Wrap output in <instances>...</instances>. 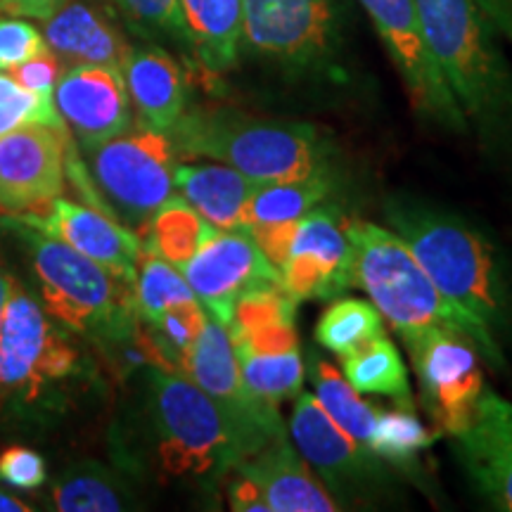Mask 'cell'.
<instances>
[{"mask_svg":"<svg viewBox=\"0 0 512 512\" xmlns=\"http://www.w3.org/2000/svg\"><path fill=\"white\" fill-rule=\"evenodd\" d=\"M384 216L437 290L472 325L479 356L503 368L501 335L510 328L512 302L494 242L460 216L413 200H389Z\"/></svg>","mask_w":512,"mask_h":512,"instance_id":"1","label":"cell"},{"mask_svg":"<svg viewBox=\"0 0 512 512\" xmlns=\"http://www.w3.org/2000/svg\"><path fill=\"white\" fill-rule=\"evenodd\" d=\"M415 8L467 124L496 150H512V67L501 29L477 0H415Z\"/></svg>","mask_w":512,"mask_h":512,"instance_id":"2","label":"cell"},{"mask_svg":"<svg viewBox=\"0 0 512 512\" xmlns=\"http://www.w3.org/2000/svg\"><path fill=\"white\" fill-rule=\"evenodd\" d=\"M178 155L223 162L254 183L330 174V145L306 121L266 119L214 107L185 112L169 131Z\"/></svg>","mask_w":512,"mask_h":512,"instance_id":"3","label":"cell"},{"mask_svg":"<svg viewBox=\"0 0 512 512\" xmlns=\"http://www.w3.org/2000/svg\"><path fill=\"white\" fill-rule=\"evenodd\" d=\"M8 223L27 245L41 304L57 323L107 354L131 342L140 328L133 285L43 230L10 216Z\"/></svg>","mask_w":512,"mask_h":512,"instance_id":"4","label":"cell"},{"mask_svg":"<svg viewBox=\"0 0 512 512\" xmlns=\"http://www.w3.org/2000/svg\"><path fill=\"white\" fill-rule=\"evenodd\" d=\"M83 373L74 332L43 309L17 280L0 320V413L41 422L62 408Z\"/></svg>","mask_w":512,"mask_h":512,"instance_id":"5","label":"cell"},{"mask_svg":"<svg viewBox=\"0 0 512 512\" xmlns=\"http://www.w3.org/2000/svg\"><path fill=\"white\" fill-rule=\"evenodd\" d=\"M145 420L162 479L216 486L240 463L219 408L188 375L147 366Z\"/></svg>","mask_w":512,"mask_h":512,"instance_id":"6","label":"cell"},{"mask_svg":"<svg viewBox=\"0 0 512 512\" xmlns=\"http://www.w3.org/2000/svg\"><path fill=\"white\" fill-rule=\"evenodd\" d=\"M347 235L354 252V287L368 294L396 335L403 339L427 328H451L470 337L477 347L472 325L437 290L394 230L368 221H347Z\"/></svg>","mask_w":512,"mask_h":512,"instance_id":"7","label":"cell"},{"mask_svg":"<svg viewBox=\"0 0 512 512\" xmlns=\"http://www.w3.org/2000/svg\"><path fill=\"white\" fill-rule=\"evenodd\" d=\"M242 46L290 79L330 76L342 53L337 0H242Z\"/></svg>","mask_w":512,"mask_h":512,"instance_id":"8","label":"cell"},{"mask_svg":"<svg viewBox=\"0 0 512 512\" xmlns=\"http://www.w3.org/2000/svg\"><path fill=\"white\" fill-rule=\"evenodd\" d=\"M88 174L112 216L145 228L150 216L176 192L178 150L169 133L138 126L117 138L86 147Z\"/></svg>","mask_w":512,"mask_h":512,"instance_id":"9","label":"cell"},{"mask_svg":"<svg viewBox=\"0 0 512 512\" xmlns=\"http://www.w3.org/2000/svg\"><path fill=\"white\" fill-rule=\"evenodd\" d=\"M183 375H188L219 408L240 460L254 456L273 439L287 434L278 406L249 392L233 339L226 325L216 318H207L202 335L190 349Z\"/></svg>","mask_w":512,"mask_h":512,"instance_id":"10","label":"cell"},{"mask_svg":"<svg viewBox=\"0 0 512 512\" xmlns=\"http://www.w3.org/2000/svg\"><path fill=\"white\" fill-rule=\"evenodd\" d=\"M290 434L294 448L313 475L335 498L339 510L349 505H368L387 496V467L370 448L358 446L328 413L323 411L316 394H302L294 403Z\"/></svg>","mask_w":512,"mask_h":512,"instance_id":"11","label":"cell"},{"mask_svg":"<svg viewBox=\"0 0 512 512\" xmlns=\"http://www.w3.org/2000/svg\"><path fill=\"white\" fill-rule=\"evenodd\" d=\"M422 389V406L439 432L456 437L470 425L486 389L479 351L470 337L451 328H427L401 339Z\"/></svg>","mask_w":512,"mask_h":512,"instance_id":"12","label":"cell"},{"mask_svg":"<svg viewBox=\"0 0 512 512\" xmlns=\"http://www.w3.org/2000/svg\"><path fill=\"white\" fill-rule=\"evenodd\" d=\"M373 19L384 48L399 69L408 98L420 117L453 133L467 131V119L427 46L415 0H358Z\"/></svg>","mask_w":512,"mask_h":512,"instance_id":"13","label":"cell"},{"mask_svg":"<svg viewBox=\"0 0 512 512\" xmlns=\"http://www.w3.org/2000/svg\"><path fill=\"white\" fill-rule=\"evenodd\" d=\"M178 271L188 280L204 311L226 328L242 294L268 285H283L278 268L266 259L245 230L214 228Z\"/></svg>","mask_w":512,"mask_h":512,"instance_id":"14","label":"cell"},{"mask_svg":"<svg viewBox=\"0 0 512 512\" xmlns=\"http://www.w3.org/2000/svg\"><path fill=\"white\" fill-rule=\"evenodd\" d=\"M69 138V131L38 121L0 136V214H38L62 195Z\"/></svg>","mask_w":512,"mask_h":512,"instance_id":"15","label":"cell"},{"mask_svg":"<svg viewBox=\"0 0 512 512\" xmlns=\"http://www.w3.org/2000/svg\"><path fill=\"white\" fill-rule=\"evenodd\" d=\"M10 219L27 223V226L67 242L76 252L88 256L128 285H133L136 280L143 240L114 221L112 216H107L105 211L55 197L48 209L38 211V214L10 216Z\"/></svg>","mask_w":512,"mask_h":512,"instance_id":"16","label":"cell"},{"mask_svg":"<svg viewBox=\"0 0 512 512\" xmlns=\"http://www.w3.org/2000/svg\"><path fill=\"white\" fill-rule=\"evenodd\" d=\"M53 102L83 150L131 128V100L121 69L72 64L57 81Z\"/></svg>","mask_w":512,"mask_h":512,"instance_id":"17","label":"cell"},{"mask_svg":"<svg viewBox=\"0 0 512 512\" xmlns=\"http://www.w3.org/2000/svg\"><path fill=\"white\" fill-rule=\"evenodd\" d=\"M453 444L479 496L496 510L512 512V403L484 389L470 425Z\"/></svg>","mask_w":512,"mask_h":512,"instance_id":"18","label":"cell"},{"mask_svg":"<svg viewBox=\"0 0 512 512\" xmlns=\"http://www.w3.org/2000/svg\"><path fill=\"white\" fill-rule=\"evenodd\" d=\"M121 74L138 114V126L169 133L188 107V88L178 62L162 48H128Z\"/></svg>","mask_w":512,"mask_h":512,"instance_id":"19","label":"cell"},{"mask_svg":"<svg viewBox=\"0 0 512 512\" xmlns=\"http://www.w3.org/2000/svg\"><path fill=\"white\" fill-rule=\"evenodd\" d=\"M240 470L256 479L271 512H335L339 505L320 479L304 465L287 434L273 439L254 456L240 460Z\"/></svg>","mask_w":512,"mask_h":512,"instance_id":"20","label":"cell"},{"mask_svg":"<svg viewBox=\"0 0 512 512\" xmlns=\"http://www.w3.org/2000/svg\"><path fill=\"white\" fill-rule=\"evenodd\" d=\"M43 38L64 62L98 64L112 69H121L131 48L112 19L83 0H69L53 17L46 19Z\"/></svg>","mask_w":512,"mask_h":512,"instance_id":"21","label":"cell"},{"mask_svg":"<svg viewBox=\"0 0 512 512\" xmlns=\"http://www.w3.org/2000/svg\"><path fill=\"white\" fill-rule=\"evenodd\" d=\"M174 181L209 226L245 230L247 204L259 183L249 181L228 164H178Z\"/></svg>","mask_w":512,"mask_h":512,"instance_id":"22","label":"cell"},{"mask_svg":"<svg viewBox=\"0 0 512 512\" xmlns=\"http://www.w3.org/2000/svg\"><path fill=\"white\" fill-rule=\"evenodd\" d=\"M190 53L211 76L238 67L242 50V0H181Z\"/></svg>","mask_w":512,"mask_h":512,"instance_id":"23","label":"cell"},{"mask_svg":"<svg viewBox=\"0 0 512 512\" xmlns=\"http://www.w3.org/2000/svg\"><path fill=\"white\" fill-rule=\"evenodd\" d=\"M53 510L60 512H117L138 508L133 486L110 465L76 463L62 472L50 489Z\"/></svg>","mask_w":512,"mask_h":512,"instance_id":"24","label":"cell"},{"mask_svg":"<svg viewBox=\"0 0 512 512\" xmlns=\"http://www.w3.org/2000/svg\"><path fill=\"white\" fill-rule=\"evenodd\" d=\"M290 254H302L316 261L328 273L335 297L354 287V252L347 235V221L337 209L313 207L309 214H304L294 233Z\"/></svg>","mask_w":512,"mask_h":512,"instance_id":"25","label":"cell"},{"mask_svg":"<svg viewBox=\"0 0 512 512\" xmlns=\"http://www.w3.org/2000/svg\"><path fill=\"white\" fill-rule=\"evenodd\" d=\"M339 358L344 377L358 394L387 396L399 403V408L415 411L406 363L384 332Z\"/></svg>","mask_w":512,"mask_h":512,"instance_id":"26","label":"cell"},{"mask_svg":"<svg viewBox=\"0 0 512 512\" xmlns=\"http://www.w3.org/2000/svg\"><path fill=\"white\" fill-rule=\"evenodd\" d=\"M211 230L214 226H209L183 195H174L150 216V221L140 230V238H145V249L169 261L171 266L181 268L209 238Z\"/></svg>","mask_w":512,"mask_h":512,"instance_id":"27","label":"cell"},{"mask_svg":"<svg viewBox=\"0 0 512 512\" xmlns=\"http://www.w3.org/2000/svg\"><path fill=\"white\" fill-rule=\"evenodd\" d=\"M332 185H335L332 171L330 174L299 178V181L259 183L247 204L245 230L256 226V223L299 221L313 207L328 200Z\"/></svg>","mask_w":512,"mask_h":512,"instance_id":"28","label":"cell"},{"mask_svg":"<svg viewBox=\"0 0 512 512\" xmlns=\"http://www.w3.org/2000/svg\"><path fill=\"white\" fill-rule=\"evenodd\" d=\"M313 387H316V399L323 411L356 441L358 446L370 448L375 427L377 411L361 399V394L347 382L339 370L328 361H318L313 370Z\"/></svg>","mask_w":512,"mask_h":512,"instance_id":"29","label":"cell"},{"mask_svg":"<svg viewBox=\"0 0 512 512\" xmlns=\"http://www.w3.org/2000/svg\"><path fill=\"white\" fill-rule=\"evenodd\" d=\"M382 313L373 302L344 297L332 302L316 325V342L332 354L344 356L363 342L382 335Z\"/></svg>","mask_w":512,"mask_h":512,"instance_id":"30","label":"cell"},{"mask_svg":"<svg viewBox=\"0 0 512 512\" xmlns=\"http://www.w3.org/2000/svg\"><path fill=\"white\" fill-rule=\"evenodd\" d=\"M240 363L242 380L259 399L273 406L280 401L299 396L304 387V358L299 349L283 354H252V351L235 349Z\"/></svg>","mask_w":512,"mask_h":512,"instance_id":"31","label":"cell"},{"mask_svg":"<svg viewBox=\"0 0 512 512\" xmlns=\"http://www.w3.org/2000/svg\"><path fill=\"white\" fill-rule=\"evenodd\" d=\"M434 434L418 420L411 408L394 411H377V427L370 441V451L384 465L399 467V470H415L422 451L432 446Z\"/></svg>","mask_w":512,"mask_h":512,"instance_id":"32","label":"cell"},{"mask_svg":"<svg viewBox=\"0 0 512 512\" xmlns=\"http://www.w3.org/2000/svg\"><path fill=\"white\" fill-rule=\"evenodd\" d=\"M133 299H136V311L140 323H155L166 309L185 299H195L188 280L176 266L169 261L159 259L150 249L143 247L140 254L136 280H133Z\"/></svg>","mask_w":512,"mask_h":512,"instance_id":"33","label":"cell"},{"mask_svg":"<svg viewBox=\"0 0 512 512\" xmlns=\"http://www.w3.org/2000/svg\"><path fill=\"white\" fill-rule=\"evenodd\" d=\"M297 306L299 304L285 292L283 285H268L245 292L233 306L228 335L238 337L273 323H290L297 316Z\"/></svg>","mask_w":512,"mask_h":512,"instance_id":"34","label":"cell"},{"mask_svg":"<svg viewBox=\"0 0 512 512\" xmlns=\"http://www.w3.org/2000/svg\"><path fill=\"white\" fill-rule=\"evenodd\" d=\"M29 121L69 131L60 112H57L53 98L31 93L24 86H19L10 74L0 72V136L12 128L29 124Z\"/></svg>","mask_w":512,"mask_h":512,"instance_id":"35","label":"cell"},{"mask_svg":"<svg viewBox=\"0 0 512 512\" xmlns=\"http://www.w3.org/2000/svg\"><path fill=\"white\" fill-rule=\"evenodd\" d=\"M119 10L131 19L136 27L150 34L166 36L178 46L188 48V31H185L181 0H114Z\"/></svg>","mask_w":512,"mask_h":512,"instance_id":"36","label":"cell"},{"mask_svg":"<svg viewBox=\"0 0 512 512\" xmlns=\"http://www.w3.org/2000/svg\"><path fill=\"white\" fill-rule=\"evenodd\" d=\"M48 43L34 24L19 17L0 19V72H10L17 64L46 53Z\"/></svg>","mask_w":512,"mask_h":512,"instance_id":"37","label":"cell"},{"mask_svg":"<svg viewBox=\"0 0 512 512\" xmlns=\"http://www.w3.org/2000/svg\"><path fill=\"white\" fill-rule=\"evenodd\" d=\"M0 482L15 489H38L46 482V460L34 448H5L0 453Z\"/></svg>","mask_w":512,"mask_h":512,"instance_id":"38","label":"cell"},{"mask_svg":"<svg viewBox=\"0 0 512 512\" xmlns=\"http://www.w3.org/2000/svg\"><path fill=\"white\" fill-rule=\"evenodd\" d=\"M10 76L19 83V86L27 88V91L53 98L57 81H60L62 76L60 57H57L53 50H46V53L31 57V60L10 69Z\"/></svg>","mask_w":512,"mask_h":512,"instance_id":"39","label":"cell"},{"mask_svg":"<svg viewBox=\"0 0 512 512\" xmlns=\"http://www.w3.org/2000/svg\"><path fill=\"white\" fill-rule=\"evenodd\" d=\"M230 339H233L235 349L252 351V354H283V351L299 349V337L297 328H294V320H290V323L266 325V328L245 332V335Z\"/></svg>","mask_w":512,"mask_h":512,"instance_id":"40","label":"cell"},{"mask_svg":"<svg viewBox=\"0 0 512 512\" xmlns=\"http://www.w3.org/2000/svg\"><path fill=\"white\" fill-rule=\"evenodd\" d=\"M299 221H280V223H256L247 230L252 235V240L256 242V247L264 252V256L271 264L278 268H283L287 261V254H290L294 233H297Z\"/></svg>","mask_w":512,"mask_h":512,"instance_id":"41","label":"cell"},{"mask_svg":"<svg viewBox=\"0 0 512 512\" xmlns=\"http://www.w3.org/2000/svg\"><path fill=\"white\" fill-rule=\"evenodd\" d=\"M226 479L228 503L235 512H268L264 491H261V486L256 484L252 475H247L240 467H233Z\"/></svg>","mask_w":512,"mask_h":512,"instance_id":"42","label":"cell"},{"mask_svg":"<svg viewBox=\"0 0 512 512\" xmlns=\"http://www.w3.org/2000/svg\"><path fill=\"white\" fill-rule=\"evenodd\" d=\"M64 3H69V0H0V10L15 17H31L46 22Z\"/></svg>","mask_w":512,"mask_h":512,"instance_id":"43","label":"cell"},{"mask_svg":"<svg viewBox=\"0 0 512 512\" xmlns=\"http://www.w3.org/2000/svg\"><path fill=\"white\" fill-rule=\"evenodd\" d=\"M12 273L5 268L3 261H0V320H3V311H5V304H8V297H10V290H12Z\"/></svg>","mask_w":512,"mask_h":512,"instance_id":"44","label":"cell"},{"mask_svg":"<svg viewBox=\"0 0 512 512\" xmlns=\"http://www.w3.org/2000/svg\"><path fill=\"white\" fill-rule=\"evenodd\" d=\"M0 512H31V505L0 489Z\"/></svg>","mask_w":512,"mask_h":512,"instance_id":"45","label":"cell"}]
</instances>
